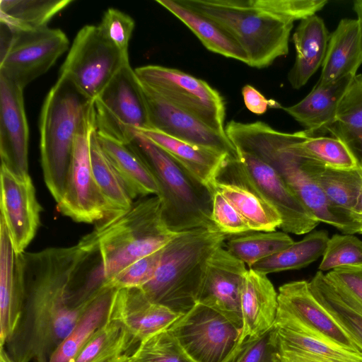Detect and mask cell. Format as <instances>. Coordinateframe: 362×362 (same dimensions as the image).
Wrapping results in <instances>:
<instances>
[{"label":"cell","mask_w":362,"mask_h":362,"mask_svg":"<svg viewBox=\"0 0 362 362\" xmlns=\"http://www.w3.org/2000/svg\"><path fill=\"white\" fill-rule=\"evenodd\" d=\"M91 247L82 238L74 246L16 255L23 307L4 346L14 362H48L95 298L80 306L76 295Z\"/></svg>","instance_id":"obj_1"},{"label":"cell","mask_w":362,"mask_h":362,"mask_svg":"<svg viewBox=\"0 0 362 362\" xmlns=\"http://www.w3.org/2000/svg\"><path fill=\"white\" fill-rule=\"evenodd\" d=\"M225 132L238 150L250 153L274 168L305 206L320 222L344 234L358 233V227L339 214L305 167V158L297 155L293 144L302 131L284 133L257 121L244 123L231 120Z\"/></svg>","instance_id":"obj_2"},{"label":"cell","mask_w":362,"mask_h":362,"mask_svg":"<svg viewBox=\"0 0 362 362\" xmlns=\"http://www.w3.org/2000/svg\"><path fill=\"white\" fill-rule=\"evenodd\" d=\"M230 237L217 229L177 233L163 247L152 279L140 287L153 303L183 315L197 303L208 261Z\"/></svg>","instance_id":"obj_3"},{"label":"cell","mask_w":362,"mask_h":362,"mask_svg":"<svg viewBox=\"0 0 362 362\" xmlns=\"http://www.w3.org/2000/svg\"><path fill=\"white\" fill-rule=\"evenodd\" d=\"M177 234L165 225L157 195L139 199L128 210L103 219L89 233L106 285L132 263L165 247Z\"/></svg>","instance_id":"obj_4"},{"label":"cell","mask_w":362,"mask_h":362,"mask_svg":"<svg viewBox=\"0 0 362 362\" xmlns=\"http://www.w3.org/2000/svg\"><path fill=\"white\" fill-rule=\"evenodd\" d=\"M128 144L154 175L162 218L175 233L199 228L217 229L212 221V198L201 183L163 148L139 132Z\"/></svg>","instance_id":"obj_5"},{"label":"cell","mask_w":362,"mask_h":362,"mask_svg":"<svg viewBox=\"0 0 362 362\" xmlns=\"http://www.w3.org/2000/svg\"><path fill=\"white\" fill-rule=\"evenodd\" d=\"M93 106V101L62 76L42 104L39 125L41 165L45 185L57 203L64 192L76 134Z\"/></svg>","instance_id":"obj_6"},{"label":"cell","mask_w":362,"mask_h":362,"mask_svg":"<svg viewBox=\"0 0 362 362\" xmlns=\"http://www.w3.org/2000/svg\"><path fill=\"white\" fill-rule=\"evenodd\" d=\"M211 19L241 47L247 65L262 69L288 53L293 23L255 7L250 0H178Z\"/></svg>","instance_id":"obj_7"},{"label":"cell","mask_w":362,"mask_h":362,"mask_svg":"<svg viewBox=\"0 0 362 362\" xmlns=\"http://www.w3.org/2000/svg\"><path fill=\"white\" fill-rule=\"evenodd\" d=\"M139 81L175 107L211 128L225 132L226 102L207 82L174 68L146 65L134 69Z\"/></svg>","instance_id":"obj_8"},{"label":"cell","mask_w":362,"mask_h":362,"mask_svg":"<svg viewBox=\"0 0 362 362\" xmlns=\"http://www.w3.org/2000/svg\"><path fill=\"white\" fill-rule=\"evenodd\" d=\"M1 28L0 75L23 88L46 73L69 46L59 28L13 32L1 23Z\"/></svg>","instance_id":"obj_9"},{"label":"cell","mask_w":362,"mask_h":362,"mask_svg":"<svg viewBox=\"0 0 362 362\" xmlns=\"http://www.w3.org/2000/svg\"><path fill=\"white\" fill-rule=\"evenodd\" d=\"M93 105L98 135L128 144L137 132L149 128L141 85L130 64L112 77Z\"/></svg>","instance_id":"obj_10"},{"label":"cell","mask_w":362,"mask_h":362,"mask_svg":"<svg viewBox=\"0 0 362 362\" xmlns=\"http://www.w3.org/2000/svg\"><path fill=\"white\" fill-rule=\"evenodd\" d=\"M96 129L94 105L76 134L69 169L57 210L76 222L93 223L111 216L95 181L90 161V142Z\"/></svg>","instance_id":"obj_11"},{"label":"cell","mask_w":362,"mask_h":362,"mask_svg":"<svg viewBox=\"0 0 362 362\" xmlns=\"http://www.w3.org/2000/svg\"><path fill=\"white\" fill-rule=\"evenodd\" d=\"M238 153V158H228L220 172L243 180L257 192L281 216L284 232L303 235L318 226L320 221L274 168L250 153Z\"/></svg>","instance_id":"obj_12"},{"label":"cell","mask_w":362,"mask_h":362,"mask_svg":"<svg viewBox=\"0 0 362 362\" xmlns=\"http://www.w3.org/2000/svg\"><path fill=\"white\" fill-rule=\"evenodd\" d=\"M127 64L129 57L108 42L98 25H86L77 33L59 76L68 78L80 93L93 101Z\"/></svg>","instance_id":"obj_13"},{"label":"cell","mask_w":362,"mask_h":362,"mask_svg":"<svg viewBox=\"0 0 362 362\" xmlns=\"http://www.w3.org/2000/svg\"><path fill=\"white\" fill-rule=\"evenodd\" d=\"M167 330L195 362H226L242 334L225 316L199 303Z\"/></svg>","instance_id":"obj_14"},{"label":"cell","mask_w":362,"mask_h":362,"mask_svg":"<svg viewBox=\"0 0 362 362\" xmlns=\"http://www.w3.org/2000/svg\"><path fill=\"white\" fill-rule=\"evenodd\" d=\"M147 110L148 129L193 144L211 148L238 158V150L226 133L219 132L168 103L140 82Z\"/></svg>","instance_id":"obj_15"},{"label":"cell","mask_w":362,"mask_h":362,"mask_svg":"<svg viewBox=\"0 0 362 362\" xmlns=\"http://www.w3.org/2000/svg\"><path fill=\"white\" fill-rule=\"evenodd\" d=\"M246 264L223 246L209 258L197 303L218 312L243 329L241 293Z\"/></svg>","instance_id":"obj_16"},{"label":"cell","mask_w":362,"mask_h":362,"mask_svg":"<svg viewBox=\"0 0 362 362\" xmlns=\"http://www.w3.org/2000/svg\"><path fill=\"white\" fill-rule=\"evenodd\" d=\"M0 183V218L6 226L15 253L19 255L36 234L41 206L29 175H16L1 165Z\"/></svg>","instance_id":"obj_17"},{"label":"cell","mask_w":362,"mask_h":362,"mask_svg":"<svg viewBox=\"0 0 362 362\" xmlns=\"http://www.w3.org/2000/svg\"><path fill=\"white\" fill-rule=\"evenodd\" d=\"M273 330L281 362H362V354L316 335L279 307Z\"/></svg>","instance_id":"obj_18"},{"label":"cell","mask_w":362,"mask_h":362,"mask_svg":"<svg viewBox=\"0 0 362 362\" xmlns=\"http://www.w3.org/2000/svg\"><path fill=\"white\" fill-rule=\"evenodd\" d=\"M29 129L23 88L0 75L1 165L16 175H28Z\"/></svg>","instance_id":"obj_19"},{"label":"cell","mask_w":362,"mask_h":362,"mask_svg":"<svg viewBox=\"0 0 362 362\" xmlns=\"http://www.w3.org/2000/svg\"><path fill=\"white\" fill-rule=\"evenodd\" d=\"M279 307L321 338L362 354L361 345L330 315L313 294L309 282L294 281L279 288Z\"/></svg>","instance_id":"obj_20"},{"label":"cell","mask_w":362,"mask_h":362,"mask_svg":"<svg viewBox=\"0 0 362 362\" xmlns=\"http://www.w3.org/2000/svg\"><path fill=\"white\" fill-rule=\"evenodd\" d=\"M180 315L152 302L141 288L117 289L108 320L124 327L139 343L167 329Z\"/></svg>","instance_id":"obj_21"},{"label":"cell","mask_w":362,"mask_h":362,"mask_svg":"<svg viewBox=\"0 0 362 362\" xmlns=\"http://www.w3.org/2000/svg\"><path fill=\"white\" fill-rule=\"evenodd\" d=\"M278 307V293L267 275L248 269L241 293L240 342L245 338L259 337L271 329Z\"/></svg>","instance_id":"obj_22"},{"label":"cell","mask_w":362,"mask_h":362,"mask_svg":"<svg viewBox=\"0 0 362 362\" xmlns=\"http://www.w3.org/2000/svg\"><path fill=\"white\" fill-rule=\"evenodd\" d=\"M304 164L331 206L360 230L358 214L362 186V170L360 166L349 170L334 169L307 158H305Z\"/></svg>","instance_id":"obj_23"},{"label":"cell","mask_w":362,"mask_h":362,"mask_svg":"<svg viewBox=\"0 0 362 362\" xmlns=\"http://www.w3.org/2000/svg\"><path fill=\"white\" fill-rule=\"evenodd\" d=\"M362 64V42L357 19H341L330 35L317 83L327 85L354 76Z\"/></svg>","instance_id":"obj_24"},{"label":"cell","mask_w":362,"mask_h":362,"mask_svg":"<svg viewBox=\"0 0 362 362\" xmlns=\"http://www.w3.org/2000/svg\"><path fill=\"white\" fill-rule=\"evenodd\" d=\"M137 132L163 148L206 187L216 179L227 160L230 158L218 150L177 139L155 129H146Z\"/></svg>","instance_id":"obj_25"},{"label":"cell","mask_w":362,"mask_h":362,"mask_svg":"<svg viewBox=\"0 0 362 362\" xmlns=\"http://www.w3.org/2000/svg\"><path fill=\"white\" fill-rule=\"evenodd\" d=\"M329 36L324 21L316 14L300 21L293 35L296 55L288 74L293 88L305 86L322 66Z\"/></svg>","instance_id":"obj_26"},{"label":"cell","mask_w":362,"mask_h":362,"mask_svg":"<svg viewBox=\"0 0 362 362\" xmlns=\"http://www.w3.org/2000/svg\"><path fill=\"white\" fill-rule=\"evenodd\" d=\"M354 76L330 84H315L300 102L282 109L296 120L311 136L327 133L334 123L339 103Z\"/></svg>","instance_id":"obj_27"},{"label":"cell","mask_w":362,"mask_h":362,"mask_svg":"<svg viewBox=\"0 0 362 362\" xmlns=\"http://www.w3.org/2000/svg\"><path fill=\"white\" fill-rule=\"evenodd\" d=\"M221 193L247 222L251 231H275L282 221L278 211L250 185L219 173L208 187Z\"/></svg>","instance_id":"obj_28"},{"label":"cell","mask_w":362,"mask_h":362,"mask_svg":"<svg viewBox=\"0 0 362 362\" xmlns=\"http://www.w3.org/2000/svg\"><path fill=\"white\" fill-rule=\"evenodd\" d=\"M23 307V291L16 274V254L0 218V345L15 330Z\"/></svg>","instance_id":"obj_29"},{"label":"cell","mask_w":362,"mask_h":362,"mask_svg":"<svg viewBox=\"0 0 362 362\" xmlns=\"http://www.w3.org/2000/svg\"><path fill=\"white\" fill-rule=\"evenodd\" d=\"M97 137L132 199L138 197L158 194V185L154 175L128 144L119 142L98 134Z\"/></svg>","instance_id":"obj_30"},{"label":"cell","mask_w":362,"mask_h":362,"mask_svg":"<svg viewBox=\"0 0 362 362\" xmlns=\"http://www.w3.org/2000/svg\"><path fill=\"white\" fill-rule=\"evenodd\" d=\"M181 21L209 51L247 64L244 51L218 25L182 4L178 0H156Z\"/></svg>","instance_id":"obj_31"},{"label":"cell","mask_w":362,"mask_h":362,"mask_svg":"<svg viewBox=\"0 0 362 362\" xmlns=\"http://www.w3.org/2000/svg\"><path fill=\"white\" fill-rule=\"evenodd\" d=\"M118 288L107 285L92 300L81 318L56 349L48 362H74L93 333L108 321Z\"/></svg>","instance_id":"obj_32"},{"label":"cell","mask_w":362,"mask_h":362,"mask_svg":"<svg viewBox=\"0 0 362 362\" xmlns=\"http://www.w3.org/2000/svg\"><path fill=\"white\" fill-rule=\"evenodd\" d=\"M308 282L316 299L362 346V311L355 301L332 284L322 272L318 271Z\"/></svg>","instance_id":"obj_33"},{"label":"cell","mask_w":362,"mask_h":362,"mask_svg":"<svg viewBox=\"0 0 362 362\" xmlns=\"http://www.w3.org/2000/svg\"><path fill=\"white\" fill-rule=\"evenodd\" d=\"M72 0H1L0 22L13 32L47 27L49 21Z\"/></svg>","instance_id":"obj_34"},{"label":"cell","mask_w":362,"mask_h":362,"mask_svg":"<svg viewBox=\"0 0 362 362\" xmlns=\"http://www.w3.org/2000/svg\"><path fill=\"white\" fill-rule=\"evenodd\" d=\"M329 239L325 230L310 232L301 240L294 242L286 249L255 263L249 269L266 275L300 269L323 255Z\"/></svg>","instance_id":"obj_35"},{"label":"cell","mask_w":362,"mask_h":362,"mask_svg":"<svg viewBox=\"0 0 362 362\" xmlns=\"http://www.w3.org/2000/svg\"><path fill=\"white\" fill-rule=\"evenodd\" d=\"M90 161L95 181L110 208L111 216L128 210L134 203L133 199L119 173L103 150L97 137L96 129L91 136Z\"/></svg>","instance_id":"obj_36"},{"label":"cell","mask_w":362,"mask_h":362,"mask_svg":"<svg viewBox=\"0 0 362 362\" xmlns=\"http://www.w3.org/2000/svg\"><path fill=\"white\" fill-rule=\"evenodd\" d=\"M293 149L299 156L328 168L349 170L359 166L349 146L336 137L311 136L304 130L293 144Z\"/></svg>","instance_id":"obj_37"},{"label":"cell","mask_w":362,"mask_h":362,"mask_svg":"<svg viewBox=\"0 0 362 362\" xmlns=\"http://www.w3.org/2000/svg\"><path fill=\"white\" fill-rule=\"evenodd\" d=\"M252 232L231 235L226 243V250L249 268L294 243L284 231Z\"/></svg>","instance_id":"obj_38"},{"label":"cell","mask_w":362,"mask_h":362,"mask_svg":"<svg viewBox=\"0 0 362 362\" xmlns=\"http://www.w3.org/2000/svg\"><path fill=\"white\" fill-rule=\"evenodd\" d=\"M139 344L121 324L108 320L90 337L74 362H107Z\"/></svg>","instance_id":"obj_39"},{"label":"cell","mask_w":362,"mask_h":362,"mask_svg":"<svg viewBox=\"0 0 362 362\" xmlns=\"http://www.w3.org/2000/svg\"><path fill=\"white\" fill-rule=\"evenodd\" d=\"M328 132L342 141L362 135V74H356L351 81Z\"/></svg>","instance_id":"obj_40"},{"label":"cell","mask_w":362,"mask_h":362,"mask_svg":"<svg viewBox=\"0 0 362 362\" xmlns=\"http://www.w3.org/2000/svg\"><path fill=\"white\" fill-rule=\"evenodd\" d=\"M130 359L132 362H195L167 329L138 344Z\"/></svg>","instance_id":"obj_41"},{"label":"cell","mask_w":362,"mask_h":362,"mask_svg":"<svg viewBox=\"0 0 362 362\" xmlns=\"http://www.w3.org/2000/svg\"><path fill=\"white\" fill-rule=\"evenodd\" d=\"M358 265H362V240L353 234H335L327 242L319 271Z\"/></svg>","instance_id":"obj_42"},{"label":"cell","mask_w":362,"mask_h":362,"mask_svg":"<svg viewBox=\"0 0 362 362\" xmlns=\"http://www.w3.org/2000/svg\"><path fill=\"white\" fill-rule=\"evenodd\" d=\"M256 8L285 21L293 23L322 9L327 0H250Z\"/></svg>","instance_id":"obj_43"},{"label":"cell","mask_w":362,"mask_h":362,"mask_svg":"<svg viewBox=\"0 0 362 362\" xmlns=\"http://www.w3.org/2000/svg\"><path fill=\"white\" fill-rule=\"evenodd\" d=\"M226 362H281L273 327L259 337L245 338Z\"/></svg>","instance_id":"obj_44"},{"label":"cell","mask_w":362,"mask_h":362,"mask_svg":"<svg viewBox=\"0 0 362 362\" xmlns=\"http://www.w3.org/2000/svg\"><path fill=\"white\" fill-rule=\"evenodd\" d=\"M134 19L115 8H108L98 25L103 37L124 55L129 57V43L134 29Z\"/></svg>","instance_id":"obj_45"},{"label":"cell","mask_w":362,"mask_h":362,"mask_svg":"<svg viewBox=\"0 0 362 362\" xmlns=\"http://www.w3.org/2000/svg\"><path fill=\"white\" fill-rule=\"evenodd\" d=\"M163 247L132 263L107 285L118 289L143 286L153 276L160 263Z\"/></svg>","instance_id":"obj_46"},{"label":"cell","mask_w":362,"mask_h":362,"mask_svg":"<svg viewBox=\"0 0 362 362\" xmlns=\"http://www.w3.org/2000/svg\"><path fill=\"white\" fill-rule=\"evenodd\" d=\"M212 198V221L216 227L228 235L250 232V229L235 206L218 190L210 187Z\"/></svg>","instance_id":"obj_47"},{"label":"cell","mask_w":362,"mask_h":362,"mask_svg":"<svg viewBox=\"0 0 362 362\" xmlns=\"http://www.w3.org/2000/svg\"><path fill=\"white\" fill-rule=\"evenodd\" d=\"M325 276L362 308V265L341 267L329 271Z\"/></svg>","instance_id":"obj_48"},{"label":"cell","mask_w":362,"mask_h":362,"mask_svg":"<svg viewBox=\"0 0 362 362\" xmlns=\"http://www.w3.org/2000/svg\"><path fill=\"white\" fill-rule=\"evenodd\" d=\"M242 95L246 107L252 113L261 115L268 107L282 108L274 100H267L259 90L251 85L247 84L242 88Z\"/></svg>","instance_id":"obj_49"},{"label":"cell","mask_w":362,"mask_h":362,"mask_svg":"<svg viewBox=\"0 0 362 362\" xmlns=\"http://www.w3.org/2000/svg\"><path fill=\"white\" fill-rule=\"evenodd\" d=\"M343 141L351 149L356 158L359 166L362 168V135L352 137Z\"/></svg>","instance_id":"obj_50"},{"label":"cell","mask_w":362,"mask_h":362,"mask_svg":"<svg viewBox=\"0 0 362 362\" xmlns=\"http://www.w3.org/2000/svg\"><path fill=\"white\" fill-rule=\"evenodd\" d=\"M354 9L357 15V21L360 27L362 42V0H356L354 1Z\"/></svg>","instance_id":"obj_51"},{"label":"cell","mask_w":362,"mask_h":362,"mask_svg":"<svg viewBox=\"0 0 362 362\" xmlns=\"http://www.w3.org/2000/svg\"><path fill=\"white\" fill-rule=\"evenodd\" d=\"M361 170H362V168H361ZM358 214L359 225H360V230H359L358 234L362 235V186H361V189L359 199H358Z\"/></svg>","instance_id":"obj_52"},{"label":"cell","mask_w":362,"mask_h":362,"mask_svg":"<svg viewBox=\"0 0 362 362\" xmlns=\"http://www.w3.org/2000/svg\"><path fill=\"white\" fill-rule=\"evenodd\" d=\"M0 362H14L8 356L4 346H1L0 349Z\"/></svg>","instance_id":"obj_53"},{"label":"cell","mask_w":362,"mask_h":362,"mask_svg":"<svg viewBox=\"0 0 362 362\" xmlns=\"http://www.w3.org/2000/svg\"><path fill=\"white\" fill-rule=\"evenodd\" d=\"M107 362H132L130 359V355L127 353L119 356L115 358L110 360Z\"/></svg>","instance_id":"obj_54"}]
</instances>
